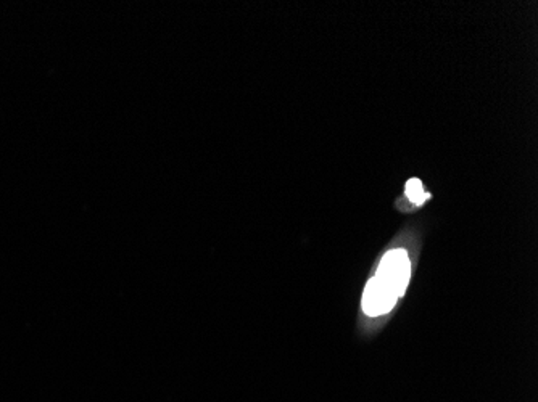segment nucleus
Returning <instances> with one entry per match:
<instances>
[{
    "label": "nucleus",
    "instance_id": "1",
    "mask_svg": "<svg viewBox=\"0 0 538 402\" xmlns=\"http://www.w3.org/2000/svg\"><path fill=\"white\" fill-rule=\"evenodd\" d=\"M409 279L411 261L406 250L393 248L387 251L365 288L361 306L366 316L379 317L391 312L405 295Z\"/></svg>",
    "mask_w": 538,
    "mask_h": 402
},
{
    "label": "nucleus",
    "instance_id": "2",
    "mask_svg": "<svg viewBox=\"0 0 538 402\" xmlns=\"http://www.w3.org/2000/svg\"><path fill=\"white\" fill-rule=\"evenodd\" d=\"M406 196L409 198L411 203L414 205H422L427 198H429V194H426L424 185L419 179H409L406 182Z\"/></svg>",
    "mask_w": 538,
    "mask_h": 402
}]
</instances>
